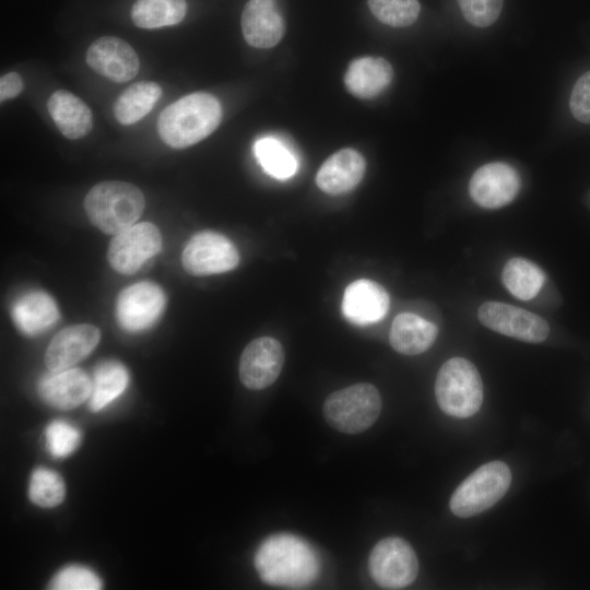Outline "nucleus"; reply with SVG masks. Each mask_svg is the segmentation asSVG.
Returning a JSON list of instances; mask_svg holds the SVG:
<instances>
[{
    "label": "nucleus",
    "mask_w": 590,
    "mask_h": 590,
    "mask_svg": "<svg viewBox=\"0 0 590 590\" xmlns=\"http://www.w3.org/2000/svg\"><path fill=\"white\" fill-rule=\"evenodd\" d=\"M255 567L263 582L292 589L311 585L320 573L318 556L310 544L290 533L267 538L255 554Z\"/></svg>",
    "instance_id": "nucleus-1"
},
{
    "label": "nucleus",
    "mask_w": 590,
    "mask_h": 590,
    "mask_svg": "<svg viewBox=\"0 0 590 590\" xmlns=\"http://www.w3.org/2000/svg\"><path fill=\"white\" fill-rule=\"evenodd\" d=\"M223 110L213 95L196 92L167 106L160 115L157 131L174 149L191 146L210 135L220 125Z\"/></svg>",
    "instance_id": "nucleus-2"
},
{
    "label": "nucleus",
    "mask_w": 590,
    "mask_h": 590,
    "mask_svg": "<svg viewBox=\"0 0 590 590\" xmlns=\"http://www.w3.org/2000/svg\"><path fill=\"white\" fill-rule=\"evenodd\" d=\"M144 206L142 191L132 184L118 180L96 184L84 199L88 220L106 234H117L135 224Z\"/></svg>",
    "instance_id": "nucleus-3"
},
{
    "label": "nucleus",
    "mask_w": 590,
    "mask_h": 590,
    "mask_svg": "<svg viewBox=\"0 0 590 590\" xmlns=\"http://www.w3.org/2000/svg\"><path fill=\"white\" fill-rule=\"evenodd\" d=\"M437 403L442 412L467 418L483 401V384L476 367L463 357H452L440 367L435 382Z\"/></svg>",
    "instance_id": "nucleus-4"
},
{
    "label": "nucleus",
    "mask_w": 590,
    "mask_h": 590,
    "mask_svg": "<svg viewBox=\"0 0 590 590\" xmlns=\"http://www.w3.org/2000/svg\"><path fill=\"white\" fill-rule=\"evenodd\" d=\"M381 406L378 389L371 384L359 382L328 396L322 414L326 422L338 432L359 434L373 426Z\"/></svg>",
    "instance_id": "nucleus-5"
},
{
    "label": "nucleus",
    "mask_w": 590,
    "mask_h": 590,
    "mask_svg": "<svg viewBox=\"0 0 590 590\" xmlns=\"http://www.w3.org/2000/svg\"><path fill=\"white\" fill-rule=\"evenodd\" d=\"M511 483L509 467L502 461H491L471 473L453 492L449 507L461 518L475 516L494 506L508 491Z\"/></svg>",
    "instance_id": "nucleus-6"
},
{
    "label": "nucleus",
    "mask_w": 590,
    "mask_h": 590,
    "mask_svg": "<svg viewBox=\"0 0 590 590\" xmlns=\"http://www.w3.org/2000/svg\"><path fill=\"white\" fill-rule=\"evenodd\" d=\"M368 569L373 580L379 587L403 589L417 576V556L404 539L385 538L373 547L368 558Z\"/></svg>",
    "instance_id": "nucleus-7"
},
{
    "label": "nucleus",
    "mask_w": 590,
    "mask_h": 590,
    "mask_svg": "<svg viewBox=\"0 0 590 590\" xmlns=\"http://www.w3.org/2000/svg\"><path fill=\"white\" fill-rule=\"evenodd\" d=\"M181 263L191 275L203 276L231 271L239 263L235 245L224 235L202 231L186 244Z\"/></svg>",
    "instance_id": "nucleus-8"
},
{
    "label": "nucleus",
    "mask_w": 590,
    "mask_h": 590,
    "mask_svg": "<svg viewBox=\"0 0 590 590\" xmlns=\"http://www.w3.org/2000/svg\"><path fill=\"white\" fill-rule=\"evenodd\" d=\"M161 248L160 229L150 222H142L122 229L113 237L107 259L117 272L132 274L158 253Z\"/></svg>",
    "instance_id": "nucleus-9"
},
{
    "label": "nucleus",
    "mask_w": 590,
    "mask_h": 590,
    "mask_svg": "<svg viewBox=\"0 0 590 590\" xmlns=\"http://www.w3.org/2000/svg\"><path fill=\"white\" fill-rule=\"evenodd\" d=\"M166 303L163 290L154 282L142 281L123 288L116 304V317L122 329L140 332L162 315Z\"/></svg>",
    "instance_id": "nucleus-10"
},
{
    "label": "nucleus",
    "mask_w": 590,
    "mask_h": 590,
    "mask_svg": "<svg viewBox=\"0 0 590 590\" xmlns=\"http://www.w3.org/2000/svg\"><path fill=\"white\" fill-rule=\"evenodd\" d=\"M477 316L488 329L524 342H543L550 333L543 318L509 304L486 302L479 308Z\"/></svg>",
    "instance_id": "nucleus-11"
},
{
    "label": "nucleus",
    "mask_w": 590,
    "mask_h": 590,
    "mask_svg": "<svg viewBox=\"0 0 590 590\" xmlns=\"http://www.w3.org/2000/svg\"><path fill=\"white\" fill-rule=\"evenodd\" d=\"M283 365L281 343L276 339L261 337L244 349L239 359V379L247 389L262 390L278 379Z\"/></svg>",
    "instance_id": "nucleus-12"
},
{
    "label": "nucleus",
    "mask_w": 590,
    "mask_h": 590,
    "mask_svg": "<svg viewBox=\"0 0 590 590\" xmlns=\"http://www.w3.org/2000/svg\"><path fill=\"white\" fill-rule=\"evenodd\" d=\"M520 189L517 170L505 163H488L475 170L469 192L473 201L485 209H498L510 203Z\"/></svg>",
    "instance_id": "nucleus-13"
},
{
    "label": "nucleus",
    "mask_w": 590,
    "mask_h": 590,
    "mask_svg": "<svg viewBox=\"0 0 590 590\" xmlns=\"http://www.w3.org/2000/svg\"><path fill=\"white\" fill-rule=\"evenodd\" d=\"M87 64L98 74L117 83L128 82L139 72V58L123 39L104 36L86 51Z\"/></svg>",
    "instance_id": "nucleus-14"
},
{
    "label": "nucleus",
    "mask_w": 590,
    "mask_h": 590,
    "mask_svg": "<svg viewBox=\"0 0 590 590\" xmlns=\"http://www.w3.org/2000/svg\"><path fill=\"white\" fill-rule=\"evenodd\" d=\"M99 340L101 332L92 324L69 326L50 341L45 353V364L49 371L71 368L88 356Z\"/></svg>",
    "instance_id": "nucleus-15"
},
{
    "label": "nucleus",
    "mask_w": 590,
    "mask_h": 590,
    "mask_svg": "<svg viewBox=\"0 0 590 590\" xmlns=\"http://www.w3.org/2000/svg\"><path fill=\"white\" fill-rule=\"evenodd\" d=\"M389 305V295L384 286L368 279H359L345 288L342 312L350 322L366 326L381 320Z\"/></svg>",
    "instance_id": "nucleus-16"
},
{
    "label": "nucleus",
    "mask_w": 590,
    "mask_h": 590,
    "mask_svg": "<svg viewBox=\"0 0 590 590\" xmlns=\"http://www.w3.org/2000/svg\"><path fill=\"white\" fill-rule=\"evenodd\" d=\"M246 42L256 48H271L284 35L285 24L275 0H249L241 14Z\"/></svg>",
    "instance_id": "nucleus-17"
},
{
    "label": "nucleus",
    "mask_w": 590,
    "mask_h": 590,
    "mask_svg": "<svg viewBox=\"0 0 590 590\" xmlns=\"http://www.w3.org/2000/svg\"><path fill=\"white\" fill-rule=\"evenodd\" d=\"M92 379L81 368L50 371L38 382V393L52 408L71 410L90 399Z\"/></svg>",
    "instance_id": "nucleus-18"
},
{
    "label": "nucleus",
    "mask_w": 590,
    "mask_h": 590,
    "mask_svg": "<svg viewBox=\"0 0 590 590\" xmlns=\"http://www.w3.org/2000/svg\"><path fill=\"white\" fill-rule=\"evenodd\" d=\"M365 169L366 162L361 153L354 149H342L321 165L316 176V184L328 194H343L359 184Z\"/></svg>",
    "instance_id": "nucleus-19"
},
{
    "label": "nucleus",
    "mask_w": 590,
    "mask_h": 590,
    "mask_svg": "<svg viewBox=\"0 0 590 590\" xmlns=\"http://www.w3.org/2000/svg\"><path fill=\"white\" fill-rule=\"evenodd\" d=\"M393 70L384 58L362 57L353 60L345 72L347 91L363 99L380 95L391 83Z\"/></svg>",
    "instance_id": "nucleus-20"
},
{
    "label": "nucleus",
    "mask_w": 590,
    "mask_h": 590,
    "mask_svg": "<svg viewBox=\"0 0 590 590\" xmlns=\"http://www.w3.org/2000/svg\"><path fill=\"white\" fill-rule=\"evenodd\" d=\"M11 316L15 327L26 335H36L50 328L59 318L54 298L42 291L20 296L12 305Z\"/></svg>",
    "instance_id": "nucleus-21"
},
{
    "label": "nucleus",
    "mask_w": 590,
    "mask_h": 590,
    "mask_svg": "<svg viewBox=\"0 0 590 590\" xmlns=\"http://www.w3.org/2000/svg\"><path fill=\"white\" fill-rule=\"evenodd\" d=\"M48 111L60 132L68 139L85 137L93 128V116L88 106L66 90L51 94Z\"/></svg>",
    "instance_id": "nucleus-22"
},
{
    "label": "nucleus",
    "mask_w": 590,
    "mask_h": 590,
    "mask_svg": "<svg viewBox=\"0 0 590 590\" xmlns=\"http://www.w3.org/2000/svg\"><path fill=\"white\" fill-rule=\"evenodd\" d=\"M437 334L438 329L433 322L412 312H402L392 321L389 341L398 353L417 355L434 344Z\"/></svg>",
    "instance_id": "nucleus-23"
},
{
    "label": "nucleus",
    "mask_w": 590,
    "mask_h": 590,
    "mask_svg": "<svg viewBox=\"0 0 590 590\" xmlns=\"http://www.w3.org/2000/svg\"><path fill=\"white\" fill-rule=\"evenodd\" d=\"M129 374L118 361H103L96 365L92 377V392L88 404L98 412L122 394L128 387Z\"/></svg>",
    "instance_id": "nucleus-24"
},
{
    "label": "nucleus",
    "mask_w": 590,
    "mask_h": 590,
    "mask_svg": "<svg viewBox=\"0 0 590 590\" xmlns=\"http://www.w3.org/2000/svg\"><path fill=\"white\" fill-rule=\"evenodd\" d=\"M162 95L155 82L140 81L131 84L116 99L113 111L121 125H132L146 116Z\"/></svg>",
    "instance_id": "nucleus-25"
},
{
    "label": "nucleus",
    "mask_w": 590,
    "mask_h": 590,
    "mask_svg": "<svg viewBox=\"0 0 590 590\" xmlns=\"http://www.w3.org/2000/svg\"><path fill=\"white\" fill-rule=\"evenodd\" d=\"M186 12V0H137L131 17L138 27L150 30L178 24Z\"/></svg>",
    "instance_id": "nucleus-26"
},
{
    "label": "nucleus",
    "mask_w": 590,
    "mask_h": 590,
    "mask_svg": "<svg viewBox=\"0 0 590 590\" xmlns=\"http://www.w3.org/2000/svg\"><path fill=\"white\" fill-rule=\"evenodd\" d=\"M502 280L515 297L529 300L541 291L545 275L533 262L523 258H512L505 264Z\"/></svg>",
    "instance_id": "nucleus-27"
},
{
    "label": "nucleus",
    "mask_w": 590,
    "mask_h": 590,
    "mask_svg": "<svg viewBox=\"0 0 590 590\" xmlns=\"http://www.w3.org/2000/svg\"><path fill=\"white\" fill-rule=\"evenodd\" d=\"M255 154L263 169L272 177L286 179L297 169V161L290 149L272 137L259 139L255 144Z\"/></svg>",
    "instance_id": "nucleus-28"
},
{
    "label": "nucleus",
    "mask_w": 590,
    "mask_h": 590,
    "mask_svg": "<svg viewBox=\"0 0 590 590\" xmlns=\"http://www.w3.org/2000/svg\"><path fill=\"white\" fill-rule=\"evenodd\" d=\"M64 496L66 485L57 472L46 468L34 470L28 486V497L33 504L51 508L61 504Z\"/></svg>",
    "instance_id": "nucleus-29"
},
{
    "label": "nucleus",
    "mask_w": 590,
    "mask_h": 590,
    "mask_svg": "<svg viewBox=\"0 0 590 590\" xmlns=\"http://www.w3.org/2000/svg\"><path fill=\"white\" fill-rule=\"evenodd\" d=\"M367 4L379 22L392 27L410 26L421 10L417 0H367Z\"/></svg>",
    "instance_id": "nucleus-30"
},
{
    "label": "nucleus",
    "mask_w": 590,
    "mask_h": 590,
    "mask_svg": "<svg viewBox=\"0 0 590 590\" xmlns=\"http://www.w3.org/2000/svg\"><path fill=\"white\" fill-rule=\"evenodd\" d=\"M47 449L56 458L71 455L81 442L80 430L64 421H54L46 428Z\"/></svg>",
    "instance_id": "nucleus-31"
},
{
    "label": "nucleus",
    "mask_w": 590,
    "mask_h": 590,
    "mask_svg": "<svg viewBox=\"0 0 590 590\" xmlns=\"http://www.w3.org/2000/svg\"><path fill=\"white\" fill-rule=\"evenodd\" d=\"M102 581L91 569L72 565L59 570L49 583L54 590H98Z\"/></svg>",
    "instance_id": "nucleus-32"
},
{
    "label": "nucleus",
    "mask_w": 590,
    "mask_h": 590,
    "mask_svg": "<svg viewBox=\"0 0 590 590\" xmlns=\"http://www.w3.org/2000/svg\"><path fill=\"white\" fill-rule=\"evenodd\" d=\"M464 19L476 27H487L499 16L503 0H458Z\"/></svg>",
    "instance_id": "nucleus-33"
},
{
    "label": "nucleus",
    "mask_w": 590,
    "mask_h": 590,
    "mask_svg": "<svg viewBox=\"0 0 590 590\" xmlns=\"http://www.w3.org/2000/svg\"><path fill=\"white\" fill-rule=\"evenodd\" d=\"M569 108L578 121L590 123V71L583 73L575 83Z\"/></svg>",
    "instance_id": "nucleus-34"
},
{
    "label": "nucleus",
    "mask_w": 590,
    "mask_h": 590,
    "mask_svg": "<svg viewBox=\"0 0 590 590\" xmlns=\"http://www.w3.org/2000/svg\"><path fill=\"white\" fill-rule=\"evenodd\" d=\"M23 90V81L16 72H10L0 79L1 102L17 96Z\"/></svg>",
    "instance_id": "nucleus-35"
}]
</instances>
